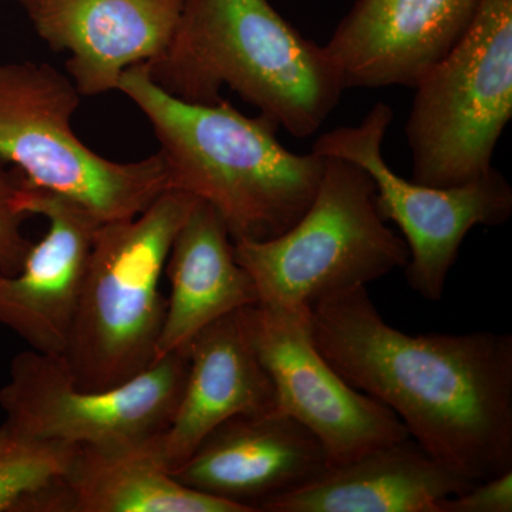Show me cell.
<instances>
[{
  "mask_svg": "<svg viewBox=\"0 0 512 512\" xmlns=\"http://www.w3.org/2000/svg\"><path fill=\"white\" fill-rule=\"evenodd\" d=\"M188 353L161 357L130 382L83 390L60 356L25 350L12 359L0 389V453L10 448L59 444L120 448L157 439L170 426L183 394Z\"/></svg>",
  "mask_w": 512,
  "mask_h": 512,
  "instance_id": "cell-8",
  "label": "cell"
},
{
  "mask_svg": "<svg viewBox=\"0 0 512 512\" xmlns=\"http://www.w3.org/2000/svg\"><path fill=\"white\" fill-rule=\"evenodd\" d=\"M63 512L247 511L175 480L154 439L133 447H74L63 477Z\"/></svg>",
  "mask_w": 512,
  "mask_h": 512,
  "instance_id": "cell-18",
  "label": "cell"
},
{
  "mask_svg": "<svg viewBox=\"0 0 512 512\" xmlns=\"http://www.w3.org/2000/svg\"><path fill=\"white\" fill-rule=\"evenodd\" d=\"M413 89L410 180L448 188L490 173L512 117V0H481L466 35Z\"/></svg>",
  "mask_w": 512,
  "mask_h": 512,
  "instance_id": "cell-7",
  "label": "cell"
},
{
  "mask_svg": "<svg viewBox=\"0 0 512 512\" xmlns=\"http://www.w3.org/2000/svg\"><path fill=\"white\" fill-rule=\"evenodd\" d=\"M512 471L476 483L466 493L444 498L439 512H511Z\"/></svg>",
  "mask_w": 512,
  "mask_h": 512,
  "instance_id": "cell-21",
  "label": "cell"
},
{
  "mask_svg": "<svg viewBox=\"0 0 512 512\" xmlns=\"http://www.w3.org/2000/svg\"><path fill=\"white\" fill-rule=\"evenodd\" d=\"M476 483L407 437L350 463L328 467L311 483L262 505V512H439L444 498Z\"/></svg>",
  "mask_w": 512,
  "mask_h": 512,
  "instance_id": "cell-16",
  "label": "cell"
},
{
  "mask_svg": "<svg viewBox=\"0 0 512 512\" xmlns=\"http://www.w3.org/2000/svg\"><path fill=\"white\" fill-rule=\"evenodd\" d=\"M46 2L47 0H18L19 5L28 13L29 18L35 16L45 6Z\"/></svg>",
  "mask_w": 512,
  "mask_h": 512,
  "instance_id": "cell-22",
  "label": "cell"
},
{
  "mask_svg": "<svg viewBox=\"0 0 512 512\" xmlns=\"http://www.w3.org/2000/svg\"><path fill=\"white\" fill-rule=\"evenodd\" d=\"M328 467L318 437L275 410L225 420L171 474L191 490L259 512L272 498L311 483Z\"/></svg>",
  "mask_w": 512,
  "mask_h": 512,
  "instance_id": "cell-12",
  "label": "cell"
},
{
  "mask_svg": "<svg viewBox=\"0 0 512 512\" xmlns=\"http://www.w3.org/2000/svg\"><path fill=\"white\" fill-rule=\"evenodd\" d=\"M249 339L274 383L278 409L311 430L329 467L407 439L399 417L329 365L312 338L311 308L241 309Z\"/></svg>",
  "mask_w": 512,
  "mask_h": 512,
  "instance_id": "cell-10",
  "label": "cell"
},
{
  "mask_svg": "<svg viewBox=\"0 0 512 512\" xmlns=\"http://www.w3.org/2000/svg\"><path fill=\"white\" fill-rule=\"evenodd\" d=\"M311 326L329 365L441 464L473 483L512 471L511 335H409L366 286L313 305Z\"/></svg>",
  "mask_w": 512,
  "mask_h": 512,
  "instance_id": "cell-1",
  "label": "cell"
},
{
  "mask_svg": "<svg viewBox=\"0 0 512 512\" xmlns=\"http://www.w3.org/2000/svg\"><path fill=\"white\" fill-rule=\"evenodd\" d=\"M23 177L8 170L0 160V275L12 276L22 269L33 242L22 231L28 215L20 210L19 191Z\"/></svg>",
  "mask_w": 512,
  "mask_h": 512,
  "instance_id": "cell-20",
  "label": "cell"
},
{
  "mask_svg": "<svg viewBox=\"0 0 512 512\" xmlns=\"http://www.w3.org/2000/svg\"><path fill=\"white\" fill-rule=\"evenodd\" d=\"M151 80L188 103L217 104L229 87L291 136H312L345 92L325 47L306 39L269 0H185Z\"/></svg>",
  "mask_w": 512,
  "mask_h": 512,
  "instance_id": "cell-3",
  "label": "cell"
},
{
  "mask_svg": "<svg viewBox=\"0 0 512 512\" xmlns=\"http://www.w3.org/2000/svg\"><path fill=\"white\" fill-rule=\"evenodd\" d=\"M197 198L168 190L133 220L94 232L63 362L83 390L130 382L156 362L167 298L168 255Z\"/></svg>",
  "mask_w": 512,
  "mask_h": 512,
  "instance_id": "cell-4",
  "label": "cell"
},
{
  "mask_svg": "<svg viewBox=\"0 0 512 512\" xmlns=\"http://www.w3.org/2000/svg\"><path fill=\"white\" fill-rule=\"evenodd\" d=\"M187 353L180 403L170 426L156 439L158 457L170 473L225 420L279 410L274 383L249 339L241 311L198 332Z\"/></svg>",
  "mask_w": 512,
  "mask_h": 512,
  "instance_id": "cell-15",
  "label": "cell"
},
{
  "mask_svg": "<svg viewBox=\"0 0 512 512\" xmlns=\"http://www.w3.org/2000/svg\"><path fill=\"white\" fill-rule=\"evenodd\" d=\"M481 0H356L325 50L345 89H413L453 50Z\"/></svg>",
  "mask_w": 512,
  "mask_h": 512,
  "instance_id": "cell-13",
  "label": "cell"
},
{
  "mask_svg": "<svg viewBox=\"0 0 512 512\" xmlns=\"http://www.w3.org/2000/svg\"><path fill=\"white\" fill-rule=\"evenodd\" d=\"M165 271L170 296L156 362L187 352L194 336L210 323L258 303L251 275L235 258L227 225L207 202H195L174 239Z\"/></svg>",
  "mask_w": 512,
  "mask_h": 512,
  "instance_id": "cell-17",
  "label": "cell"
},
{
  "mask_svg": "<svg viewBox=\"0 0 512 512\" xmlns=\"http://www.w3.org/2000/svg\"><path fill=\"white\" fill-rule=\"evenodd\" d=\"M74 447L39 444L0 453V512H63V477Z\"/></svg>",
  "mask_w": 512,
  "mask_h": 512,
  "instance_id": "cell-19",
  "label": "cell"
},
{
  "mask_svg": "<svg viewBox=\"0 0 512 512\" xmlns=\"http://www.w3.org/2000/svg\"><path fill=\"white\" fill-rule=\"evenodd\" d=\"M117 90L153 126L171 190L211 205L234 241L278 237L308 210L326 158L282 146L275 121L245 116L224 99H177L151 80L144 63L124 70Z\"/></svg>",
  "mask_w": 512,
  "mask_h": 512,
  "instance_id": "cell-2",
  "label": "cell"
},
{
  "mask_svg": "<svg viewBox=\"0 0 512 512\" xmlns=\"http://www.w3.org/2000/svg\"><path fill=\"white\" fill-rule=\"evenodd\" d=\"M185 0H47L32 16L37 35L67 52V76L82 96L117 90L121 74L170 46Z\"/></svg>",
  "mask_w": 512,
  "mask_h": 512,
  "instance_id": "cell-14",
  "label": "cell"
},
{
  "mask_svg": "<svg viewBox=\"0 0 512 512\" xmlns=\"http://www.w3.org/2000/svg\"><path fill=\"white\" fill-rule=\"evenodd\" d=\"M19 205L28 217L42 215L49 227L18 274L0 275V326L15 332L30 350L63 356L101 222L79 202L25 180Z\"/></svg>",
  "mask_w": 512,
  "mask_h": 512,
  "instance_id": "cell-11",
  "label": "cell"
},
{
  "mask_svg": "<svg viewBox=\"0 0 512 512\" xmlns=\"http://www.w3.org/2000/svg\"><path fill=\"white\" fill-rule=\"evenodd\" d=\"M325 171L305 214L266 241H234L235 258L265 308H312L367 286L409 262V248L376 208V188L359 165L325 157Z\"/></svg>",
  "mask_w": 512,
  "mask_h": 512,
  "instance_id": "cell-5",
  "label": "cell"
},
{
  "mask_svg": "<svg viewBox=\"0 0 512 512\" xmlns=\"http://www.w3.org/2000/svg\"><path fill=\"white\" fill-rule=\"evenodd\" d=\"M67 74L47 63H0V160L33 187L79 202L104 222L133 220L171 190L160 153L116 163L74 133L80 104Z\"/></svg>",
  "mask_w": 512,
  "mask_h": 512,
  "instance_id": "cell-6",
  "label": "cell"
},
{
  "mask_svg": "<svg viewBox=\"0 0 512 512\" xmlns=\"http://www.w3.org/2000/svg\"><path fill=\"white\" fill-rule=\"evenodd\" d=\"M393 116L389 104L377 101L356 126L322 134L313 143L312 153L342 158L369 174L380 217L399 227L409 248V262L404 266L407 282L421 298L439 302L468 232L478 225L498 227L510 220L512 188L495 168L458 187H429L404 180L383 156L384 137Z\"/></svg>",
  "mask_w": 512,
  "mask_h": 512,
  "instance_id": "cell-9",
  "label": "cell"
}]
</instances>
